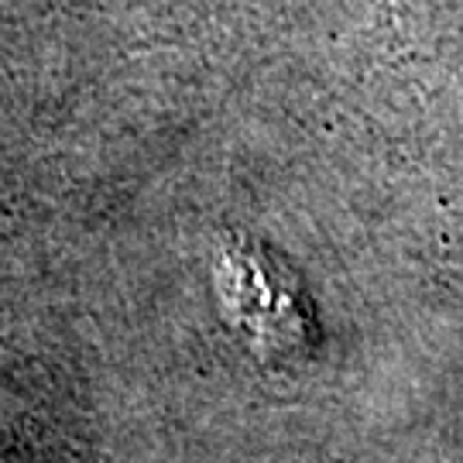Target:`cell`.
Masks as SVG:
<instances>
[{"instance_id":"6da1fadb","label":"cell","mask_w":463,"mask_h":463,"mask_svg":"<svg viewBox=\"0 0 463 463\" xmlns=\"http://www.w3.org/2000/svg\"><path fill=\"white\" fill-rule=\"evenodd\" d=\"M216 309L244 347L261 361L306 350L313 319L296 275L254 241H227L213 261Z\"/></svg>"}]
</instances>
